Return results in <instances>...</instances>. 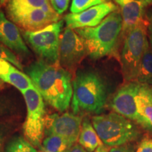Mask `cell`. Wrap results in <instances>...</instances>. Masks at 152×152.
<instances>
[{"label": "cell", "instance_id": "1", "mask_svg": "<svg viewBox=\"0 0 152 152\" xmlns=\"http://www.w3.org/2000/svg\"><path fill=\"white\" fill-rule=\"evenodd\" d=\"M26 73L43 99L58 111L68 109L73 96V76L60 65L39 60L26 68Z\"/></svg>", "mask_w": 152, "mask_h": 152}, {"label": "cell", "instance_id": "2", "mask_svg": "<svg viewBox=\"0 0 152 152\" xmlns=\"http://www.w3.org/2000/svg\"><path fill=\"white\" fill-rule=\"evenodd\" d=\"M75 31L84 43L87 56L92 59H99L113 54L122 32V16L115 11L98 26Z\"/></svg>", "mask_w": 152, "mask_h": 152}, {"label": "cell", "instance_id": "3", "mask_svg": "<svg viewBox=\"0 0 152 152\" xmlns=\"http://www.w3.org/2000/svg\"><path fill=\"white\" fill-rule=\"evenodd\" d=\"M71 109L74 114L99 113L106 102V88L95 72L77 70L73 78Z\"/></svg>", "mask_w": 152, "mask_h": 152}, {"label": "cell", "instance_id": "4", "mask_svg": "<svg viewBox=\"0 0 152 152\" xmlns=\"http://www.w3.org/2000/svg\"><path fill=\"white\" fill-rule=\"evenodd\" d=\"M92 123L103 144L110 147L128 144L140 134L134 122L115 112L95 115Z\"/></svg>", "mask_w": 152, "mask_h": 152}, {"label": "cell", "instance_id": "5", "mask_svg": "<svg viewBox=\"0 0 152 152\" xmlns=\"http://www.w3.org/2000/svg\"><path fill=\"white\" fill-rule=\"evenodd\" d=\"M146 18L123 36L121 53V71L125 82H136L139 68L148 42Z\"/></svg>", "mask_w": 152, "mask_h": 152}, {"label": "cell", "instance_id": "6", "mask_svg": "<svg viewBox=\"0 0 152 152\" xmlns=\"http://www.w3.org/2000/svg\"><path fill=\"white\" fill-rule=\"evenodd\" d=\"M64 20L50 24L37 31L21 33L23 38L40 60L59 65V45Z\"/></svg>", "mask_w": 152, "mask_h": 152}, {"label": "cell", "instance_id": "7", "mask_svg": "<svg viewBox=\"0 0 152 152\" xmlns=\"http://www.w3.org/2000/svg\"><path fill=\"white\" fill-rule=\"evenodd\" d=\"M22 94L27 106V116L23 127L24 136L32 145L40 147L47 116L44 99L35 86L25 90Z\"/></svg>", "mask_w": 152, "mask_h": 152}, {"label": "cell", "instance_id": "8", "mask_svg": "<svg viewBox=\"0 0 152 152\" xmlns=\"http://www.w3.org/2000/svg\"><path fill=\"white\" fill-rule=\"evenodd\" d=\"M85 55L86 49L80 37L75 30L66 27L60 38L59 65L69 72L73 78Z\"/></svg>", "mask_w": 152, "mask_h": 152}, {"label": "cell", "instance_id": "9", "mask_svg": "<svg viewBox=\"0 0 152 152\" xmlns=\"http://www.w3.org/2000/svg\"><path fill=\"white\" fill-rule=\"evenodd\" d=\"M82 123V118L74 113H53L46 116L45 134L61 137L73 145L79 140Z\"/></svg>", "mask_w": 152, "mask_h": 152}, {"label": "cell", "instance_id": "10", "mask_svg": "<svg viewBox=\"0 0 152 152\" xmlns=\"http://www.w3.org/2000/svg\"><path fill=\"white\" fill-rule=\"evenodd\" d=\"M141 84L129 82L121 87L112 96L109 107L118 114L138 124L139 116L135 98Z\"/></svg>", "mask_w": 152, "mask_h": 152}, {"label": "cell", "instance_id": "11", "mask_svg": "<svg viewBox=\"0 0 152 152\" xmlns=\"http://www.w3.org/2000/svg\"><path fill=\"white\" fill-rule=\"evenodd\" d=\"M117 11V7L111 1L101 4L78 14L70 13L64 17L66 27L75 30L98 26L110 14Z\"/></svg>", "mask_w": 152, "mask_h": 152}, {"label": "cell", "instance_id": "12", "mask_svg": "<svg viewBox=\"0 0 152 152\" xmlns=\"http://www.w3.org/2000/svg\"><path fill=\"white\" fill-rule=\"evenodd\" d=\"M9 18L25 31H37L59 21L58 15H50L42 9H33L7 12Z\"/></svg>", "mask_w": 152, "mask_h": 152}, {"label": "cell", "instance_id": "13", "mask_svg": "<svg viewBox=\"0 0 152 152\" xmlns=\"http://www.w3.org/2000/svg\"><path fill=\"white\" fill-rule=\"evenodd\" d=\"M0 42L19 55L31 54L18 26L7 18L2 11H0Z\"/></svg>", "mask_w": 152, "mask_h": 152}, {"label": "cell", "instance_id": "14", "mask_svg": "<svg viewBox=\"0 0 152 152\" xmlns=\"http://www.w3.org/2000/svg\"><path fill=\"white\" fill-rule=\"evenodd\" d=\"M152 4V0H133L121 6L122 32L121 37L140 24L145 18L146 11Z\"/></svg>", "mask_w": 152, "mask_h": 152}, {"label": "cell", "instance_id": "15", "mask_svg": "<svg viewBox=\"0 0 152 152\" xmlns=\"http://www.w3.org/2000/svg\"><path fill=\"white\" fill-rule=\"evenodd\" d=\"M0 80L16 87L20 92H24L34 86L27 74L7 61H0Z\"/></svg>", "mask_w": 152, "mask_h": 152}, {"label": "cell", "instance_id": "16", "mask_svg": "<svg viewBox=\"0 0 152 152\" xmlns=\"http://www.w3.org/2000/svg\"><path fill=\"white\" fill-rule=\"evenodd\" d=\"M138 124L152 132V92L151 87L142 85L135 98Z\"/></svg>", "mask_w": 152, "mask_h": 152}, {"label": "cell", "instance_id": "17", "mask_svg": "<svg viewBox=\"0 0 152 152\" xmlns=\"http://www.w3.org/2000/svg\"><path fill=\"white\" fill-rule=\"evenodd\" d=\"M78 142L80 145L88 152L94 151L99 146L104 144L88 118L84 119L82 123Z\"/></svg>", "mask_w": 152, "mask_h": 152}, {"label": "cell", "instance_id": "18", "mask_svg": "<svg viewBox=\"0 0 152 152\" xmlns=\"http://www.w3.org/2000/svg\"><path fill=\"white\" fill-rule=\"evenodd\" d=\"M136 82L149 86L152 85V50L150 48L149 42L146 47L140 63Z\"/></svg>", "mask_w": 152, "mask_h": 152}, {"label": "cell", "instance_id": "19", "mask_svg": "<svg viewBox=\"0 0 152 152\" xmlns=\"http://www.w3.org/2000/svg\"><path fill=\"white\" fill-rule=\"evenodd\" d=\"M71 144L65 139L57 135L47 136L42 144V149L47 152H66L70 147Z\"/></svg>", "mask_w": 152, "mask_h": 152}, {"label": "cell", "instance_id": "20", "mask_svg": "<svg viewBox=\"0 0 152 152\" xmlns=\"http://www.w3.org/2000/svg\"><path fill=\"white\" fill-rule=\"evenodd\" d=\"M48 2L49 0H8L7 12L39 9Z\"/></svg>", "mask_w": 152, "mask_h": 152}, {"label": "cell", "instance_id": "21", "mask_svg": "<svg viewBox=\"0 0 152 152\" xmlns=\"http://www.w3.org/2000/svg\"><path fill=\"white\" fill-rule=\"evenodd\" d=\"M6 152H37L28 140L21 137L14 138L7 145Z\"/></svg>", "mask_w": 152, "mask_h": 152}, {"label": "cell", "instance_id": "22", "mask_svg": "<svg viewBox=\"0 0 152 152\" xmlns=\"http://www.w3.org/2000/svg\"><path fill=\"white\" fill-rule=\"evenodd\" d=\"M109 1V0H73L71 7V13L78 14L87 9Z\"/></svg>", "mask_w": 152, "mask_h": 152}, {"label": "cell", "instance_id": "23", "mask_svg": "<svg viewBox=\"0 0 152 152\" xmlns=\"http://www.w3.org/2000/svg\"><path fill=\"white\" fill-rule=\"evenodd\" d=\"M1 60L7 61L11 63L20 71L23 70V66L15 53L0 42V61Z\"/></svg>", "mask_w": 152, "mask_h": 152}, {"label": "cell", "instance_id": "24", "mask_svg": "<svg viewBox=\"0 0 152 152\" xmlns=\"http://www.w3.org/2000/svg\"><path fill=\"white\" fill-rule=\"evenodd\" d=\"M131 152H152V138L145 135L134 147L131 148Z\"/></svg>", "mask_w": 152, "mask_h": 152}, {"label": "cell", "instance_id": "25", "mask_svg": "<svg viewBox=\"0 0 152 152\" xmlns=\"http://www.w3.org/2000/svg\"><path fill=\"white\" fill-rule=\"evenodd\" d=\"M70 0H49L52 8L58 15L64 14L68 9Z\"/></svg>", "mask_w": 152, "mask_h": 152}, {"label": "cell", "instance_id": "26", "mask_svg": "<svg viewBox=\"0 0 152 152\" xmlns=\"http://www.w3.org/2000/svg\"><path fill=\"white\" fill-rule=\"evenodd\" d=\"M145 18L147 20L148 26L147 30L148 34L152 35V7L151 8H148L147 11H146Z\"/></svg>", "mask_w": 152, "mask_h": 152}, {"label": "cell", "instance_id": "27", "mask_svg": "<svg viewBox=\"0 0 152 152\" xmlns=\"http://www.w3.org/2000/svg\"><path fill=\"white\" fill-rule=\"evenodd\" d=\"M109 152H131V148L128 144L111 147Z\"/></svg>", "mask_w": 152, "mask_h": 152}, {"label": "cell", "instance_id": "28", "mask_svg": "<svg viewBox=\"0 0 152 152\" xmlns=\"http://www.w3.org/2000/svg\"><path fill=\"white\" fill-rule=\"evenodd\" d=\"M66 152H87L85 149L80 144H75L71 147Z\"/></svg>", "mask_w": 152, "mask_h": 152}, {"label": "cell", "instance_id": "29", "mask_svg": "<svg viewBox=\"0 0 152 152\" xmlns=\"http://www.w3.org/2000/svg\"><path fill=\"white\" fill-rule=\"evenodd\" d=\"M110 149H111L110 147H108V146L105 145V144H102V145L99 146L97 149L93 152H109Z\"/></svg>", "mask_w": 152, "mask_h": 152}, {"label": "cell", "instance_id": "30", "mask_svg": "<svg viewBox=\"0 0 152 152\" xmlns=\"http://www.w3.org/2000/svg\"><path fill=\"white\" fill-rule=\"evenodd\" d=\"M133 1V0H114V1L116 4H118L120 7H121V6L124 5L126 3H128L129 1Z\"/></svg>", "mask_w": 152, "mask_h": 152}, {"label": "cell", "instance_id": "31", "mask_svg": "<svg viewBox=\"0 0 152 152\" xmlns=\"http://www.w3.org/2000/svg\"><path fill=\"white\" fill-rule=\"evenodd\" d=\"M148 41H149V45L151 49L152 50V35L148 34Z\"/></svg>", "mask_w": 152, "mask_h": 152}, {"label": "cell", "instance_id": "32", "mask_svg": "<svg viewBox=\"0 0 152 152\" xmlns=\"http://www.w3.org/2000/svg\"><path fill=\"white\" fill-rule=\"evenodd\" d=\"M7 1H8V0H0V7L7 4Z\"/></svg>", "mask_w": 152, "mask_h": 152}, {"label": "cell", "instance_id": "33", "mask_svg": "<svg viewBox=\"0 0 152 152\" xmlns=\"http://www.w3.org/2000/svg\"><path fill=\"white\" fill-rule=\"evenodd\" d=\"M2 87H3V83H2V82L0 80V89L2 88Z\"/></svg>", "mask_w": 152, "mask_h": 152}, {"label": "cell", "instance_id": "34", "mask_svg": "<svg viewBox=\"0 0 152 152\" xmlns=\"http://www.w3.org/2000/svg\"><path fill=\"white\" fill-rule=\"evenodd\" d=\"M1 135H0V149H1Z\"/></svg>", "mask_w": 152, "mask_h": 152}, {"label": "cell", "instance_id": "35", "mask_svg": "<svg viewBox=\"0 0 152 152\" xmlns=\"http://www.w3.org/2000/svg\"><path fill=\"white\" fill-rule=\"evenodd\" d=\"M40 152H47V151H40Z\"/></svg>", "mask_w": 152, "mask_h": 152}, {"label": "cell", "instance_id": "36", "mask_svg": "<svg viewBox=\"0 0 152 152\" xmlns=\"http://www.w3.org/2000/svg\"><path fill=\"white\" fill-rule=\"evenodd\" d=\"M151 92H152V87H151Z\"/></svg>", "mask_w": 152, "mask_h": 152}]
</instances>
